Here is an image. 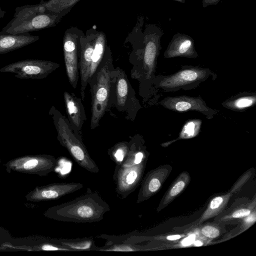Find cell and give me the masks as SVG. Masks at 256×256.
<instances>
[{"label":"cell","mask_w":256,"mask_h":256,"mask_svg":"<svg viewBox=\"0 0 256 256\" xmlns=\"http://www.w3.org/2000/svg\"><path fill=\"white\" fill-rule=\"evenodd\" d=\"M111 56L104 58L99 68L89 82L92 94V108L90 126L92 130L98 126L110 97L114 80V70Z\"/></svg>","instance_id":"4"},{"label":"cell","mask_w":256,"mask_h":256,"mask_svg":"<svg viewBox=\"0 0 256 256\" xmlns=\"http://www.w3.org/2000/svg\"><path fill=\"white\" fill-rule=\"evenodd\" d=\"M210 77H212L215 80L217 76L209 68L198 66H182L173 74L155 76L152 82L156 88L166 92H170L181 89L185 90L194 89Z\"/></svg>","instance_id":"5"},{"label":"cell","mask_w":256,"mask_h":256,"mask_svg":"<svg viewBox=\"0 0 256 256\" xmlns=\"http://www.w3.org/2000/svg\"><path fill=\"white\" fill-rule=\"evenodd\" d=\"M201 122L199 120H194L186 122L178 139L190 138L196 136L200 131Z\"/></svg>","instance_id":"28"},{"label":"cell","mask_w":256,"mask_h":256,"mask_svg":"<svg viewBox=\"0 0 256 256\" xmlns=\"http://www.w3.org/2000/svg\"><path fill=\"white\" fill-rule=\"evenodd\" d=\"M64 96L68 120L74 130L79 134L86 119L82 99L66 91L64 92Z\"/></svg>","instance_id":"14"},{"label":"cell","mask_w":256,"mask_h":256,"mask_svg":"<svg viewBox=\"0 0 256 256\" xmlns=\"http://www.w3.org/2000/svg\"><path fill=\"white\" fill-rule=\"evenodd\" d=\"M182 236L179 234L170 235L167 237V239L170 240H175L180 238Z\"/></svg>","instance_id":"32"},{"label":"cell","mask_w":256,"mask_h":256,"mask_svg":"<svg viewBox=\"0 0 256 256\" xmlns=\"http://www.w3.org/2000/svg\"><path fill=\"white\" fill-rule=\"evenodd\" d=\"M83 34L78 28L72 27L66 31L63 38V50L66 75L74 88L76 87L79 78L80 38Z\"/></svg>","instance_id":"8"},{"label":"cell","mask_w":256,"mask_h":256,"mask_svg":"<svg viewBox=\"0 0 256 256\" xmlns=\"http://www.w3.org/2000/svg\"><path fill=\"white\" fill-rule=\"evenodd\" d=\"M64 16L50 12H44L22 18H13L2 28V31L10 34L29 33L56 26Z\"/></svg>","instance_id":"10"},{"label":"cell","mask_w":256,"mask_h":256,"mask_svg":"<svg viewBox=\"0 0 256 256\" xmlns=\"http://www.w3.org/2000/svg\"><path fill=\"white\" fill-rule=\"evenodd\" d=\"M116 94L117 104L121 107L126 105L129 92V84L124 74L120 72L116 78Z\"/></svg>","instance_id":"23"},{"label":"cell","mask_w":256,"mask_h":256,"mask_svg":"<svg viewBox=\"0 0 256 256\" xmlns=\"http://www.w3.org/2000/svg\"><path fill=\"white\" fill-rule=\"evenodd\" d=\"M232 194L230 192L216 196L212 198L200 217L192 224L197 226L206 220L218 216L226 206Z\"/></svg>","instance_id":"17"},{"label":"cell","mask_w":256,"mask_h":256,"mask_svg":"<svg viewBox=\"0 0 256 256\" xmlns=\"http://www.w3.org/2000/svg\"><path fill=\"white\" fill-rule=\"evenodd\" d=\"M196 240V235L191 234L185 238L182 242V244L184 246H187L192 244Z\"/></svg>","instance_id":"31"},{"label":"cell","mask_w":256,"mask_h":256,"mask_svg":"<svg viewBox=\"0 0 256 256\" xmlns=\"http://www.w3.org/2000/svg\"><path fill=\"white\" fill-rule=\"evenodd\" d=\"M60 66L49 60L28 59L8 64L0 68V72L12 73L20 79H42Z\"/></svg>","instance_id":"7"},{"label":"cell","mask_w":256,"mask_h":256,"mask_svg":"<svg viewBox=\"0 0 256 256\" xmlns=\"http://www.w3.org/2000/svg\"><path fill=\"white\" fill-rule=\"evenodd\" d=\"M0 162H1V160H0Z\"/></svg>","instance_id":"35"},{"label":"cell","mask_w":256,"mask_h":256,"mask_svg":"<svg viewBox=\"0 0 256 256\" xmlns=\"http://www.w3.org/2000/svg\"><path fill=\"white\" fill-rule=\"evenodd\" d=\"M130 143L121 142L110 148L108 152L110 159L116 165H120L124 161L129 150Z\"/></svg>","instance_id":"25"},{"label":"cell","mask_w":256,"mask_h":256,"mask_svg":"<svg viewBox=\"0 0 256 256\" xmlns=\"http://www.w3.org/2000/svg\"><path fill=\"white\" fill-rule=\"evenodd\" d=\"M190 180V176L187 172H183L172 183L168 190L164 195L158 206L157 212L165 208L176 197L181 194L188 186Z\"/></svg>","instance_id":"16"},{"label":"cell","mask_w":256,"mask_h":256,"mask_svg":"<svg viewBox=\"0 0 256 256\" xmlns=\"http://www.w3.org/2000/svg\"><path fill=\"white\" fill-rule=\"evenodd\" d=\"M83 187V184L80 182L53 183L36 186L26 195V198L27 200L34 202L55 200Z\"/></svg>","instance_id":"12"},{"label":"cell","mask_w":256,"mask_h":256,"mask_svg":"<svg viewBox=\"0 0 256 256\" xmlns=\"http://www.w3.org/2000/svg\"><path fill=\"white\" fill-rule=\"evenodd\" d=\"M172 170L170 165H164L148 172L142 180L136 204L148 200L157 193Z\"/></svg>","instance_id":"13"},{"label":"cell","mask_w":256,"mask_h":256,"mask_svg":"<svg viewBox=\"0 0 256 256\" xmlns=\"http://www.w3.org/2000/svg\"><path fill=\"white\" fill-rule=\"evenodd\" d=\"M102 252H131L140 250L138 247L132 244H114L102 248H98L97 250Z\"/></svg>","instance_id":"29"},{"label":"cell","mask_w":256,"mask_h":256,"mask_svg":"<svg viewBox=\"0 0 256 256\" xmlns=\"http://www.w3.org/2000/svg\"><path fill=\"white\" fill-rule=\"evenodd\" d=\"M158 48L155 42H148L145 46L144 54V67L146 70V78L152 80L156 66Z\"/></svg>","instance_id":"19"},{"label":"cell","mask_w":256,"mask_h":256,"mask_svg":"<svg viewBox=\"0 0 256 256\" xmlns=\"http://www.w3.org/2000/svg\"><path fill=\"white\" fill-rule=\"evenodd\" d=\"M106 40L104 34L92 28L80 38L78 68L81 79L80 93L83 100L84 90L96 73L106 52Z\"/></svg>","instance_id":"2"},{"label":"cell","mask_w":256,"mask_h":256,"mask_svg":"<svg viewBox=\"0 0 256 256\" xmlns=\"http://www.w3.org/2000/svg\"><path fill=\"white\" fill-rule=\"evenodd\" d=\"M110 210V206L95 192H88L80 196L48 208L44 216L64 222L92 223L104 218Z\"/></svg>","instance_id":"1"},{"label":"cell","mask_w":256,"mask_h":256,"mask_svg":"<svg viewBox=\"0 0 256 256\" xmlns=\"http://www.w3.org/2000/svg\"><path fill=\"white\" fill-rule=\"evenodd\" d=\"M57 132V138L74 160L88 172L98 173L99 168L89 154L79 134L71 126L68 120L54 106L49 112Z\"/></svg>","instance_id":"3"},{"label":"cell","mask_w":256,"mask_h":256,"mask_svg":"<svg viewBox=\"0 0 256 256\" xmlns=\"http://www.w3.org/2000/svg\"><path fill=\"white\" fill-rule=\"evenodd\" d=\"M198 228L201 236L208 239L216 238L220 236L225 231L222 223H206L200 224Z\"/></svg>","instance_id":"24"},{"label":"cell","mask_w":256,"mask_h":256,"mask_svg":"<svg viewBox=\"0 0 256 256\" xmlns=\"http://www.w3.org/2000/svg\"><path fill=\"white\" fill-rule=\"evenodd\" d=\"M80 0H41L40 4L48 12L64 16Z\"/></svg>","instance_id":"20"},{"label":"cell","mask_w":256,"mask_h":256,"mask_svg":"<svg viewBox=\"0 0 256 256\" xmlns=\"http://www.w3.org/2000/svg\"><path fill=\"white\" fill-rule=\"evenodd\" d=\"M256 104L255 92H242L228 98L222 103L223 107L235 112H243Z\"/></svg>","instance_id":"18"},{"label":"cell","mask_w":256,"mask_h":256,"mask_svg":"<svg viewBox=\"0 0 256 256\" xmlns=\"http://www.w3.org/2000/svg\"><path fill=\"white\" fill-rule=\"evenodd\" d=\"M46 12L44 7L40 3L36 4H27L16 7L15 9L14 18H22L32 15Z\"/></svg>","instance_id":"26"},{"label":"cell","mask_w":256,"mask_h":256,"mask_svg":"<svg viewBox=\"0 0 256 256\" xmlns=\"http://www.w3.org/2000/svg\"><path fill=\"white\" fill-rule=\"evenodd\" d=\"M248 174H246L244 176H242L240 178V180L238 181L237 183L232 188L230 192L232 194L233 192H235L236 190L240 188L242 186L243 184H244L246 182L248 179Z\"/></svg>","instance_id":"30"},{"label":"cell","mask_w":256,"mask_h":256,"mask_svg":"<svg viewBox=\"0 0 256 256\" xmlns=\"http://www.w3.org/2000/svg\"><path fill=\"white\" fill-rule=\"evenodd\" d=\"M255 206L256 204H254L253 205L251 204L247 207L244 206L236 208L231 212L222 216L218 221L228 222L244 218L252 212V210L255 208Z\"/></svg>","instance_id":"27"},{"label":"cell","mask_w":256,"mask_h":256,"mask_svg":"<svg viewBox=\"0 0 256 256\" xmlns=\"http://www.w3.org/2000/svg\"><path fill=\"white\" fill-rule=\"evenodd\" d=\"M58 160L48 154L26 155L8 161L4 165L6 170L24 174L46 176L54 171Z\"/></svg>","instance_id":"6"},{"label":"cell","mask_w":256,"mask_h":256,"mask_svg":"<svg viewBox=\"0 0 256 256\" xmlns=\"http://www.w3.org/2000/svg\"><path fill=\"white\" fill-rule=\"evenodd\" d=\"M38 39V36L29 33L13 34L2 30L0 32V54L22 48Z\"/></svg>","instance_id":"15"},{"label":"cell","mask_w":256,"mask_h":256,"mask_svg":"<svg viewBox=\"0 0 256 256\" xmlns=\"http://www.w3.org/2000/svg\"><path fill=\"white\" fill-rule=\"evenodd\" d=\"M164 108L176 112L196 111L202 113L208 119H212L218 111L210 108L200 96H168L160 102Z\"/></svg>","instance_id":"11"},{"label":"cell","mask_w":256,"mask_h":256,"mask_svg":"<svg viewBox=\"0 0 256 256\" xmlns=\"http://www.w3.org/2000/svg\"><path fill=\"white\" fill-rule=\"evenodd\" d=\"M192 44L190 40H186L178 46H174L168 50L165 53L164 56L168 58L176 56H184L189 58H196L197 55L192 52Z\"/></svg>","instance_id":"22"},{"label":"cell","mask_w":256,"mask_h":256,"mask_svg":"<svg viewBox=\"0 0 256 256\" xmlns=\"http://www.w3.org/2000/svg\"><path fill=\"white\" fill-rule=\"evenodd\" d=\"M6 13V12L3 10L0 7V18H4Z\"/></svg>","instance_id":"34"},{"label":"cell","mask_w":256,"mask_h":256,"mask_svg":"<svg viewBox=\"0 0 256 256\" xmlns=\"http://www.w3.org/2000/svg\"><path fill=\"white\" fill-rule=\"evenodd\" d=\"M54 242L60 245L65 246L72 251L81 250H96L98 248L96 246L92 239L84 238L77 239H61L52 240Z\"/></svg>","instance_id":"21"},{"label":"cell","mask_w":256,"mask_h":256,"mask_svg":"<svg viewBox=\"0 0 256 256\" xmlns=\"http://www.w3.org/2000/svg\"><path fill=\"white\" fill-rule=\"evenodd\" d=\"M193 244L195 246H201L202 245V241L198 240H195L193 243Z\"/></svg>","instance_id":"33"},{"label":"cell","mask_w":256,"mask_h":256,"mask_svg":"<svg viewBox=\"0 0 256 256\" xmlns=\"http://www.w3.org/2000/svg\"><path fill=\"white\" fill-rule=\"evenodd\" d=\"M146 160L147 158L128 167L116 165L113 178L118 196L124 199L138 188L142 182Z\"/></svg>","instance_id":"9"}]
</instances>
